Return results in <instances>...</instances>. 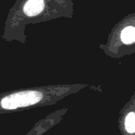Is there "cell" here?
Wrapping results in <instances>:
<instances>
[{"label": "cell", "instance_id": "cell-1", "mask_svg": "<svg viewBox=\"0 0 135 135\" xmlns=\"http://www.w3.org/2000/svg\"><path fill=\"white\" fill-rule=\"evenodd\" d=\"M14 99L18 107H26L38 103L42 94L37 91H25L13 94Z\"/></svg>", "mask_w": 135, "mask_h": 135}, {"label": "cell", "instance_id": "cell-4", "mask_svg": "<svg viewBox=\"0 0 135 135\" xmlns=\"http://www.w3.org/2000/svg\"><path fill=\"white\" fill-rule=\"evenodd\" d=\"M1 105L2 108H6V109H15L17 108H18L16 100L14 99L13 94L8 96L6 97H5L4 99H2V100L1 101Z\"/></svg>", "mask_w": 135, "mask_h": 135}, {"label": "cell", "instance_id": "cell-2", "mask_svg": "<svg viewBox=\"0 0 135 135\" xmlns=\"http://www.w3.org/2000/svg\"><path fill=\"white\" fill-rule=\"evenodd\" d=\"M44 8V0H28L24 6V13L28 17L39 14Z\"/></svg>", "mask_w": 135, "mask_h": 135}, {"label": "cell", "instance_id": "cell-5", "mask_svg": "<svg viewBox=\"0 0 135 135\" xmlns=\"http://www.w3.org/2000/svg\"><path fill=\"white\" fill-rule=\"evenodd\" d=\"M126 130L129 133H134L135 131V114L134 112H131L126 118L125 120Z\"/></svg>", "mask_w": 135, "mask_h": 135}, {"label": "cell", "instance_id": "cell-3", "mask_svg": "<svg viewBox=\"0 0 135 135\" xmlns=\"http://www.w3.org/2000/svg\"><path fill=\"white\" fill-rule=\"evenodd\" d=\"M121 40L126 44H131L135 40V28L133 26L126 27L121 33Z\"/></svg>", "mask_w": 135, "mask_h": 135}]
</instances>
